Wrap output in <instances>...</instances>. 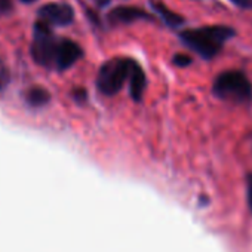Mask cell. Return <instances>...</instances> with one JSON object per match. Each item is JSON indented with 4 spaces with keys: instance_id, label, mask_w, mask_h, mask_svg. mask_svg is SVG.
Returning <instances> with one entry per match:
<instances>
[{
    "instance_id": "obj_1",
    "label": "cell",
    "mask_w": 252,
    "mask_h": 252,
    "mask_svg": "<svg viewBox=\"0 0 252 252\" xmlns=\"http://www.w3.org/2000/svg\"><path fill=\"white\" fill-rule=\"evenodd\" d=\"M234 36V30L227 26H212L202 29L184 30L180 37L186 46L199 54L205 60L217 57L225 42Z\"/></svg>"
},
{
    "instance_id": "obj_2",
    "label": "cell",
    "mask_w": 252,
    "mask_h": 252,
    "mask_svg": "<svg viewBox=\"0 0 252 252\" xmlns=\"http://www.w3.org/2000/svg\"><path fill=\"white\" fill-rule=\"evenodd\" d=\"M212 91L218 98L233 102H248L252 99V85L249 79L237 70L221 73L215 79Z\"/></svg>"
},
{
    "instance_id": "obj_3",
    "label": "cell",
    "mask_w": 252,
    "mask_h": 252,
    "mask_svg": "<svg viewBox=\"0 0 252 252\" xmlns=\"http://www.w3.org/2000/svg\"><path fill=\"white\" fill-rule=\"evenodd\" d=\"M134 60L129 58H113L104 63L98 71L96 86L104 95H116L128 80L131 68L134 65Z\"/></svg>"
},
{
    "instance_id": "obj_4",
    "label": "cell",
    "mask_w": 252,
    "mask_h": 252,
    "mask_svg": "<svg viewBox=\"0 0 252 252\" xmlns=\"http://www.w3.org/2000/svg\"><path fill=\"white\" fill-rule=\"evenodd\" d=\"M58 40L51 30V26L39 21L34 24V34L32 43V55L33 60L43 67H54L55 51Z\"/></svg>"
},
{
    "instance_id": "obj_5",
    "label": "cell",
    "mask_w": 252,
    "mask_h": 252,
    "mask_svg": "<svg viewBox=\"0 0 252 252\" xmlns=\"http://www.w3.org/2000/svg\"><path fill=\"white\" fill-rule=\"evenodd\" d=\"M39 17L43 23L49 26L65 27L73 23L74 11L67 3H48L39 9Z\"/></svg>"
},
{
    "instance_id": "obj_6",
    "label": "cell",
    "mask_w": 252,
    "mask_h": 252,
    "mask_svg": "<svg viewBox=\"0 0 252 252\" xmlns=\"http://www.w3.org/2000/svg\"><path fill=\"white\" fill-rule=\"evenodd\" d=\"M83 57L82 48L68 39H61L58 40L57 51H55V60H54V67L60 71H64L74 65L80 58Z\"/></svg>"
},
{
    "instance_id": "obj_7",
    "label": "cell",
    "mask_w": 252,
    "mask_h": 252,
    "mask_svg": "<svg viewBox=\"0 0 252 252\" xmlns=\"http://www.w3.org/2000/svg\"><path fill=\"white\" fill-rule=\"evenodd\" d=\"M108 18L111 24H131L138 20H150L152 17L146 11L135 6H120L113 9Z\"/></svg>"
},
{
    "instance_id": "obj_8",
    "label": "cell",
    "mask_w": 252,
    "mask_h": 252,
    "mask_svg": "<svg viewBox=\"0 0 252 252\" xmlns=\"http://www.w3.org/2000/svg\"><path fill=\"white\" fill-rule=\"evenodd\" d=\"M129 92H131V98L134 101H141L143 98V94L146 91V73L144 70L137 64L134 63L132 68H131V73H129Z\"/></svg>"
},
{
    "instance_id": "obj_9",
    "label": "cell",
    "mask_w": 252,
    "mask_h": 252,
    "mask_svg": "<svg viewBox=\"0 0 252 252\" xmlns=\"http://www.w3.org/2000/svg\"><path fill=\"white\" fill-rule=\"evenodd\" d=\"M153 8L156 11V14L160 15V18L169 26V27H178L184 23V18L178 14H175L174 11H171L169 8H166L163 3L160 2H153Z\"/></svg>"
},
{
    "instance_id": "obj_10",
    "label": "cell",
    "mask_w": 252,
    "mask_h": 252,
    "mask_svg": "<svg viewBox=\"0 0 252 252\" xmlns=\"http://www.w3.org/2000/svg\"><path fill=\"white\" fill-rule=\"evenodd\" d=\"M49 94L46 89H43L42 86H34L32 89H29L27 92V101L34 105V107H40V105H45L48 101H49Z\"/></svg>"
},
{
    "instance_id": "obj_11",
    "label": "cell",
    "mask_w": 252,
    "mask_h": 252,
    "mask_svg": "<svg viewBox=\"0 0 252 252\" xmlns=\"http://www.w3.org/2000/svg\"><path fill=\"white\" fill-rule=\"evenodd\" d=\"M9 79H11V74H9V70L8 67L5 65V63L0 60V91H3L8 83H9Z\"/></svg>"
},
{
    "instance_id": "obj_12",
    "label": "cell",
    "mask_w": 252,
    "mask_h": 252,
    "mask_svg": "<svg viewBox=\"0 0 252 252\" xmlns=\"http://www.w3.org/2000/svg\"><path fill=\"white\" fill-rule=\"evenodd\" d=\"M172 63L177 65V67H187L191 64V58L186 54H177L174 58H172Z\"/></svg>"
},
{
    "instance_id": "obj_13",
    "label": "cell",
    "mask_w": 252,
    "mask_h": 252,
    "mask_svg": "<svg viewBox=\"0 0 252 252\" xmlns=\"http://www.w3.org/2000/svg\"><path fill=\"white\" fill-rule=\"evenodd\" d=\"M246 194H248V205L252 211V174H249L246 178Z\"/></svg>"
},
{
    "instance_id": "obj_14",
    "label": "cell",
    "mask_w": 252,
    "mask_h": 252,
    "mask_svg": "<svg viewBox=\"0 0 252 252\" xmlns=\"http://www.w3.org/2000/svg\"><path fill=\"white\" fill-rule=\"evenodd\" d=\"M12 9V0H0V15H6Z\"/></svg>"
},
{
    "instance_id": "obj_15",
    "label": "cell",
    "mask_w": 252,
    "mask_h": 252,
    "mask_svg": "<svg viewBox=\"0 0 252 252\" xmlns=\"http://www.w3.org/2000/svg\"><path fill=\"white\" fill-rule=\"evenodd\" d=\"M230 2L242 9H252V0H230Z\"/></svg>"
},
{
    "instance_id": "obj_16",
    "label": "cell",
    "mask_w": 252,
    "mask_h": 252,
    "mask_svg": "<svg viewBox=\"0 0 252 252\" xmlns=\"http://www.w3.org/2000/svg\"><path fill=\"white\" fill-rule=\"evenodd\" d=\"M73 98L77 101H85L86 99V91L85 89H76L73 91Z\"/></svg>"
},
{
    "instance_id": "obj_17",
    "label": "cell",
    "mask_w": 252,
    "mask_h": 252,
    "mask_svg": "<svg viewBox=\"0 0 252 252\" xmlns=\"http://www.w3.org/2000/svg\"><path fill=\"white\" fill-rule=\"evenodd\" d=\"M96 2L99 3V6H105L108 3V0H96Z\"/></svg>"
},
{
    "instance_id": "obj_18",
    "label": "cell",
    "mask_w": 252,
    "mask_h": 252,
    "mask_svg": "<svg viewBox=\"0 0 252 252\" xmlns=\"http://www.w3.org/2000/svg\"><path fill=\"white\" fill-rule=\"evenodd\" d=\"M23 3H33V2H36V0H21Z\"/></svg>"
}]
</instances>
